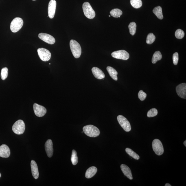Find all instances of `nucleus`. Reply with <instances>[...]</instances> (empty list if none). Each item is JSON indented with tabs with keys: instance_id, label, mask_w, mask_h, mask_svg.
I'll use <instances>...</instances> for the list:
<instances>
[{
	"instance_id": "obj_27",
	"label": "nucleus",
	"mask_w": 186,
	"mask_h": 186,
	"mask_svg": "<svg viewBox=\"0 0 186 186\" xmlns=\"http://www.w3.org/2000/svg\"><path fill=\"white\" fill-rule=\"evenodd\" d=\"M128 27L130 34L132 36L134 35L136 33L137 27V25L136 23L134 22H131L129 25Z\"/></svg>"
},
{
	"instance_id": "obj_1",
	"label": "nucleus",
	"mask_w": 186,
	"mask_h": 186,
	"mask_svg": "<svg viewBox=\"0 0 186 186\" xmlns=\"http://www.w3.org/2000/svg\"><path fill=\"white\" fill-rule=\"evenodd\" d=\"M84 132L88 137L95 138L98 136L100 131L98 128L93 125H88L83 128Z\"/></svg>"
},
{
	"instance_id": "obj_5",
	"label": "nucleus",
	"mask_w": 186,
	"mask_h": 186,
	"mask_svg": "<svg viewBox=\"0 0 186 186\" xmlns=\"http://www.w3.org/2000/svg\"><path fill=\"white\" fill-rule=\"evenodd\" d=\"M25 129V125L24 121L19 120L17 121L12 127V130L15 133L18 135L23 134Z\"/></svg>"
},
{
	"instance_id": "obj_23",
	"label": "nucleus",
	"mask_w": 186,
	"mask_h": 186,
	"mask_svg": "<svg viewBox=\"0 0 186 186\" xmlns=\"http://www.w3.org/2000/svg\"><path fill=\"white\" fill-rule=\"evenodd\" d=\"M111 15L115 18L120 17L122 14V11L120 9L116 8L112 10L110 12Z\"/></svg>"
},
{
	"instance_id": "obj_36",
	"label": "nucleus",
	"mask_w": 186,
	"mask_h": 186,
	"mask_svg": "<svg viewBox=\"0 0 186 186\" xmlns=\"http://www.w3.org/2000/svg\"><path fill=\"white\" fill-rule=\"evenodd\" d=\"M1 173H0V178H1Z\"/></svg>"
},
{
	"instance_id": "obj_21",
	"label": "nucleus",
	"mask_w": 186,
	"mask_h": 186,
	"mask_svg": "<svg viewBox=\"0 0 186 186\" xmlns=\"http://www.w3.org/2000/svg\"><path fill=\"white\" fill-rule=\"evenodd\" d=\"M153 12L160 19H162L163 18L162 8L160 6L156 7L154 9Z\"/></svg>"
},
{
	"instance_id": "obj_31",
	"label": "nucleus",
	"mask_w": 186,
	"mask_h": 186,
	"mask_svg": "<svg viewBox=\"0 0 186 186\" xmlns=\"http://www.w3.org/2000/svg\"><path fill=\"white\" fill-rule=\"evenodd\" d=\"M175 36L177 38L181 39L185 36V32L181 29H178L176 32Z\"/></svg>"
},
{
	"instance_id": "obj_20",
	"label": "nucleus",
	"mask_w": 186,
	"mask_h": 186,
	"mask_svg": "<svg viewBox=\"0 0 186 186\" xmlns=\"http://www.w3.org/2000/svg\"><path fill=\"white\" fill-rule=\"evenodd\" d=\"M106 70L110 77L114 80L117 81L118 80L117 75L118 74L117 71L113 68L110 67V66H108V67H107Z\"/></svg>"
},
{
	"instance_id": "obj_32",
	"label": "nucleus",
	"mask_w": 186,
	"mask_h": 186,
	"mask_svg": "<svg viewBox=\"0 0 186 186\" xmlns=\"http://www.w3.org/2000/svg\"><path fill=\"white\" fill-rule=\"evenodd\" d=\"M138 97L139 99L141 101H143L145 100L147 97V94L144 92L142 91H140L139 92Z\"/></svg>"
},
{
	"instance_id": "obj_25",
	"label": "nucleus",
	"mask_w": 186,
	"mask_h": 186,
	"mask_svg": "<svg viewBox=\"0 0 186 186\" xmlns=\"http://www.w3.org/2000/svg\"><path fill=\"white\" fill-rule=\"evenodd\" d=\"M126 151L127 153L130 156L134 158L136 160H139L140 159V156L136 152L129 148H127L126 149Z\"/></svg>"
},
{
	"instance_id": "obj_35",
	"label": "nucleus",
	"mask_w": 186,
	"mask_h": 186,
	"mask_svg": "<svg viewBox=\"0 0 186 186\" xmlns=\"http://www.w3.org/2000/svg\"><path fill=\"white\" fill-rule=\"evenodd\" d=\"M184 145H185V147H186V140L184 141Z\"/></svg>"
},
{
	"instance_id": "obj_2",
	"label": "nucleus",
	"mask_w": 186,
	"mask_h": 186,
	"mask_svg": "<svg viewBox=\"0 0 186 186\" xmlns=\"http://www.w3.org/2000/svg\"><path fill=\"white\" fill-rule=\"evenodd\" d=\"M70 46L74 57L80 58L82 53V48L80 44L74 40H71L70 42Z\"/></svg>"
},
{
	"instance_id": "obj_18",
	"label": "nucleus",
	"mask_w": 186,
	"mask_h": 186,
	"mask_svg": "<svg viewBox=\"0 0 186 186\" xmlns=\"http://www.w3.org/2000/svg\"><path fill=\"white\" fill-rule=\"evenodd\" d=\"M120 167L121 170L124 175L130 180L133 179L131 171L129 167L128 166L124 164L121 165Z\"/></svg>"
},
{
	"instance_id": "obj_7",
	"label": "nucleus",
	"mask_w": 186,
	"mask_h": 186,
	"mask_svg": "<svg viewBox=\"0 0 186 186\" xmlns=\"http://www.w3.org/2000/svg\"><path fill=\"white\" fill-rule=\"evenodd\" d=\"M117 120L119 124L125 131L129 132L131 130V126L129 122L126 118L122 115H119L117 117Z\"/></svg>"
},
{
	"instance_id": "obj_37",
	"label": "nucleus",
	"mask_w": 186,
	"mask_h": 186,
	"mask_svg": "<svg viewBox=\"0 0 186 186\" xmlns=\"http://www.w3.org/2000/svg\"><path fill=\"white\" fill-rule=\"evenodd\" d=\"M32 1H36V0H32Z\"/></svg>"
},
{
	"instance_id": "obj_38",
	"label": "nucleus",
	"mask_w": 186,
	"mask_h": 186,
	"mask_svg": "<svg viewBox=\"0 0 186 186\" xmlns=\"http://www.w3.org/2000/svg\"><path fill=\"white\" fill-rule=\"evenodd\" d=\"M109 17H111V16L109 15Z\"/></svg>"
},
{
	"instance_id": "obj_10",
	"label": "nucleus",
	"mask_w": 186,
	"mask_h": 186,
	"mask_svg": "<svg viewBox=\"0 0 186 186\" xmlns=\"http://www.w3.org/2000/svg\"><path fill=\"white\" fill-rule=\"evenodd\" d=\"M33 108L35 114L38 117H43L46 113L47 110L45 107L36 103L34 104Z\"/></svg>"
},
{
	"instance_id": "obj_22",
	"label": "nucleus",
	"mask_w": 186,
	"mask_h": 186,
	"mask_svg": "<svg viewBox=\"0 0 186 186\" xmlns=\"http://www.w3.org/2000/svg\"><path fill=\"white\" fill-rule=\"evenodd\" d=\"M162 58V55L159 51H156L154 53L153 56L152 62V63L155 64L158 61L161 60Z\"/></svg>"
},
{
	"instance_id": "obj_3",
	"label": "nucleus",
	"mask_w": 186,
	"mask_h": 186,
	"mask_svg": "<svg viewBox=\"0 0 186 186\" xmlns=\"http://www.w3.org/2000/svg\"><path fill=\"white\" fill-rule=\"evenodd\" d=\"M82 8L84 15L86 17L89 19H93L95 17V11L89 3L87 2L84 3L82 5Z\"/></svg>"
},
{
	"instance_id": "obj_17",
	"label": "nucleus",
	"mask_w": 186,
	"mask_h": 186,
	"mask_svg": "<svg viewBox=\"0 0 186 186\" xmlns=\"http://www.w3.org/2000/svg\"><path fill=\"white\" fill-rule=\"evenodd\" d=\"M31 170L32 176L35 179H37L39 176L38 166L36 162L34 160H32L31 162Z\"/></svg>"
},
{
	"instance_id": "obj_24",
	"label": "nucleus",
	"mask_w": 186,
	"mask_h": 186,
	"mask_svg": "<svg viewBox=\"0 0 186 186\" xmlns=\"http://www.w3.org/2000/svg\"><path fill=\"white\" fill-rule=\"evenodd\" d=\"M131 4L135 8H140L142 5L141 0H130Z\"/></svg>"
},
{
	"instance_id": "obj_29",
	"label": "nucleus",
	"mask_w": 186,
	"mask_h": 186,
	"mask_svg": "<svg viewBox=\"0 0 186 186\" xmlns=\"http://www.w3.org/2000/svg\"><path fill=\"white\" fill-rule=\"evenodd\" d=\"M8 75V69L7 67L3 68L1 70V80H5L7 78Z\"/></svg>"
},
{
	"instance_id": "obj_16",
	"label": "nucleus",
	"mask_w": 186,
	"mask_h": 186,
	"mask_svg": "<svg viewBox=\"0 0 186 186\" xmlns=\"http://www.w3.org/2000/svg\"><path fill=\"white\" fill-rule=\"evenodd\" d=\"M92 72L94 76L98 80H101L105 78V75L101 70L96 67L92 68Z\"/></svg>"
},
{
	"instance_id": "obj_11",
	"label": "nucleus",
	"mask_w": 186,
	"mask_h": 186,
	"mask_svg": "<svg viewBox=\"0 0 186 186\" xmlns=\"http://www.w3.org/2000/svg\"><path fill=\"white\" fill-rule=\"evenodd\" d=\"M38 37L46 43L53 45L56 41L55 39L52 36L46 33H41L38 35Z\"/></svg>"
},
{
	"instance_id": "obj_9",
	"label": "nucleus",
	"mask_w": 186,
	"mask_h": 186,
	"mask_svg": "<svg viewBox=\"0 0 186 186\" xmlns=\"http://www.w3.org/2000/svg\"><path fill=\"white\" fill-rule=\"evenodd\" d=\"M114 58L123 60H127L129 58V54L126 51L120 50L114 51L111 54Z\"/></svg>"
},
{
	"instance_id": "obj_4",
	"label": "nucleus",
	"mask_w": 186,
	"mask_h": 186,
	"mask_svg": "<svg viewBox=\"0 0 186 186\" xmlns=\"http://www.w3.org/2000/svg\"><path fill=\"white\" fill-rule=\"evenodd\" d=\"M24 21L21 18H15L11 22L10 28L13 32H16L19 31L23 26Z\"/></svg>"
},
{
	"instance_id": "obj_6",
	"label": "nucleus",
	"mask_w": 186,
	"mask_h": 186,
	"mask_svg": "<svg viewBox=\"0 0 186 186\" xmlns=\"http://www.w3.org/2000/svg\"><path fill=\"white\" fill-rule=\"evenodd\" d=\"M153 149L156 154L161 156L164 153V148L161 142L158 139H155L153 141L152 143Z\"/></svg>"
},
{
	"instance_id": "obj_26",
	"label": "nucleus",
	"mask_w": 186,
	"mask_h": 186,
	"mask_svg": "<svg viewBox=\"0 0 186 186\" xmlns=\"http://www.w3.org/2000/svg\"><path fill=\"white\" fill-rule=\"evenodd\" d=\"M71 161L73 165H76L78 163V159L77 155V153L75 150H73L72 152Z\"/></svg>"
},
{
	"instance_id": "obj_8",
	"label": "nucleus",
	"mask_w": 186,
	"mask_h": 186,
	"mask_svg": "<svg viewBox=\"0 0 186 186\" xmlns=\"http://www.w3.org/2000/svg\"><path fill=\"white\" fill-rule=\"evenodd\" d=\"M39 56L44 62H47L50 59L51 53L48 50L44 48H39L37 50Z\"/></svg>"
},
{
	"instance_id": "obj_28",
	"label": "nucleus",
	"mask_w": 186,
	"mask_h": 186,
	"mask_svg": "<svg viewBox=\"0 0 186 186\" xmlns=\"http://www.w3.org/2000/svg\"><path fill=\"white\" fill-rule=\"evenodd\" d=\"M156 39V37L152 33H150L147 36L146 43L147 44H152Z\"/></svg>"
},
{
	"instance_id": "obj_12",
	"label": "nucleus",
	"mask_w": 186,
	"mask_h": 186,
	"mask_svg": "<svg viewBox=\"0 0 186 186\" xmlns=\"http://www.w3.org/2000/svg\"><path fill=\"white\" fill-rule=\"evenodd\" d=\"M56 1L55 0H51L48 6V14L49 17L53 19L54 17L56 8Z\"/></svg>"
},
{
	"instance_id": "obj_19",
	"label": "nucleus",
	"mask_w": 186,
	"mask_h": 186,
	"mask_svg": "<svg viewBox=\"0 0 186 186\" xmlns=\"http://www.w3.org/2000/svg\"><path fill=\"white\" fill-rule=\"evenodd\" d=\"M97 172V169L95 167H89L86 170L85 174L86 178H90L95 175Z\"/></svg>"
},
{
	"instance_id": "obj_33",
	"label": "nucleus",
	"mask_w": 186,
	"mask_h": 186,
	"mask_svg": "<svg viewBox=\"0 0 186 186\" xmlns=\"http://www.w3.org/2000/svg\"><path fill=\"white\" fill-rule=\"evenodd\" d=\"M173 63L174 65L178 64V53H175L173 55Z\"/></svg>"
},
{
	"instance_id": "obj_30",
	"label": "nucleus",
	"mask_w": 186,
	"mask_h": 186,
	"mask_svg": "<svg viewBox=\"0 0 186 186\" xmlns=\"http://www.w3.org/2000/svg\"><path fill=\"white\" fill-rule=\"evenodd\" d=\"M158 111L156 108H152L149 110L147 113V117L149 118L156 116L158 115Z\"/></svg>"
},
{
	"instance_id": "obj_14",
	"label": "nucleus",
	"mask_w": 186,
	"mask_h": 186,
	"mask_svg": "<svg viewBox=\"0 0 186 186\" xmlns=\"http://www.w3.org/2000/svg\"><path fill=\"white\" fill-rule=\"evenodd\" d=\"M45 149L48 157L51 158L53 155V143L50 139L47 140L45 144Z\"/></svg>"
},
{
	"instance_id": "obj_15",
	"label": "nucleus",
	"mask_w": 186,
	"mask_h": 186,
	"mask_svg": "<svg viewBox=\"0 0 186 186\" xmlns=\"http://www.w3.org/2000/svg\"><path fill=\"white\" fill-rule=\"evenodd\" d=\"M10 154V150L9 147L6 145L0 146V156L2 158H8Z\"/></svg>"
},
{
	"instance_id": "obj_13",
	"label": "nucleus",
	"mask_w": 186,
	"mask_h": 186,
	"mask_svg": "<svg viewBox=\"0 0 186 186\" xmlns=\"http://www.w3.org/2000/svg\"><path fill=\"white\" fill-rule=\"evenodd\" d=\"M176 90L178 96L181 98L186 99V84L182 83L176 86Z\"/></svg>"
},
{
	"instance_id": "obj_34",
	"label": "nucleus",
	"mask_w": 186,
	"mask_h": 186,
	"mask_svg": "<svg viewBox=\"0 0 186 186\" xmlns=\"http://www.w3.org/2000/svg\"><path fill=\"white\" fill-rule=\"evenodd\" d=\"M165 186H171V185L169 184V183H166L165 184Z\"/></svg>"
}]
</instances>
